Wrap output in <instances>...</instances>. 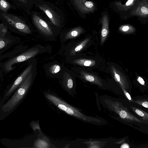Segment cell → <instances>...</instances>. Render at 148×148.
I'll return each instance as SVG.
<instances>
[{
  "label": "cell",
  "instance_id": "cell-8",
  "mask_svg": "<svg viewBox=\"0 0 148 148\" xmlns=\"http://www.w3.org/2000/svg\"><path fill=\"white\" fill-rule=\"evenodd\" d=\"M33 20L35 25L42 33L47 36L53 35L52 31L47 23L37 15L34 14Z\"/></svg>",
  "mask_w": 148,
  "mask_h": 148
},
{
  "label": "cell",
  "instance_id": "cell-22",
  "mask_svg": "<svg viewBox=\"0 0 148 148\" xmlns=\"http://www.w3.org/2000/svg\"><path fill=\"white\" fill-rule=\"evenodd\" d=\"M125 97L127 98V101L130 102L132 103L133 99L131 96V94L124 88L121 87Z\"/></svg>",
  "mask_w": 148,
  "mask_h": 148
},
{
  "label": "cell",
  "instance_id": "cell-2",
  "mask_svg": "<svg viewBox=\"0 0 148 148\" xmlns=\"http://www.w3.org/2000/svg\"><path fill=\"white\" fill-rule=\"evenodd\" d=\"M105 103L108 108L116 113L125 122L140 126L146 122L134 114L130 110L128 101L126 103L118 100L108 99Z\"/></svg>",
  "mask_w": 148,
  "mask_h": 148
},
{
  "label": "cell",
  "instance_id": "cell-28",
  "mask_svg": "<svg viewBox=\"0 0 148 148\" xmlns=\"http://www.w3.org/2000/svg\"><path fill=\"white\" fill-rule=\"evenodd\" d=\"M22 2H25V0H20Z\"/></svg>",
  "mask_w": 148,
  "mask_h": 148
},
{
  "label": "cell",
  "instance_id": "cell-7",
  "mask_svg": "<svg viewBox=\"0 0 148 148\" xmlns=\"http://www.w3.org/2000/svg\"><path fill=\"white\" fill-rule=\"evenodd\" d=\"M111 71L114 79L119 84L121 88H124L131 94V86L126 76L113 66L111 67Z\"/></svg>",
  "mask_w": 148,
  "mask_h": 148
},
{
  "label": "cell",
  "instance_id": "cell-18",
  "mask_svg": "<svg viewBox=\"0 0 148 148\" xmlns=\"http://www.w3.org/2000/svg\"><path fill=\"white\" fill-rule=\"evenodd\" d=\"M89 40V38H86L76 46L74 49V52H78L81 50L88 42Z\"/></svg>",
  "mask_w": 148,
  "mask_h": 148
},
{
  "label": "cell",
  "instance_id": "cell-13",
  "mask_svg": "<svg viewBox=\"0 0 148 148\" xmlns=\"http://www.w3.org/2000/svg\"><path fill=\"white\" fill-rule=\"evenodd\" d=\"M81 74L82 78L86 80L100 86H103L101 80L96 76L84 71H82Z\"/></svg>",
  "mask_w": 148,
  "mask_h": 148
},
{
  "label": "cell",
  "instance_id": "cell-5",
  "mask_svg": "<svg viewBox=\"0 0 148 148\" xmlns=\"http://www.w3.org/2000/svg\"><path fill=\"white\" fill-rule=\"evenodd\" d=\"M40 51V49L39 47H35L9 60L5 64V70L7 71H10L12 69V66L13 65L25 61L34 57Z\"/></svg>",
  "mask_w": 148,
  "mask_h": 148
},
{
  "label": "cell",
  "instance_id": "cell-10",
  "mask_svg": "<svg viewBox=\"0 0 148 148\" xmlns=\"http://www.w3.org/2000/svg\"><path fill=\"white\" fill-rule=\"evenodd\" d=\"M128 103L129 106L131 111L134 114L145 121L146 124L148 125V112L137 107L133 103L128 101Z\"/></svg>",
  "mask_w": 148,
  "mask_h": 148
},
{
  "label": "cell",
  "instance_id": "cell-6",
  "mask_svg": "<svg viewBox=\"0 0 148 148\" xmlns=\"http://www.w3.org/2000/svg\"><path fill=\"white\" fill-rule=\"evenodd\" d=\"M2 15L10 25L19 31L27 34L31 33L29 27L18 17L5 13H3Z\"/></svg>",
  "mask_w": 148,
  "mask_h": 148
},
{
  "label": "cell",
  "instance_id": "cell-11",
  "mask_svg": "<svg viewBox=\"0 0 148 148\" xmlns=\"http://www.w3.org/2000/svg\"><path fill=\"white\" fill-rule=\"evenodd\" d=\"M132 98L133 99L132 103L148 109V95L137 96Z\"/></svg>",
  "mask_w": 148,
  "mask_h": 148
},
{
  "label": "cell",
  "instance_id": "cell-17",
  "mask_svg": "<svg viewBox=\"0 0 148 148\" xmlns=\"http://www.w3.org/2000/svg\"><path fill=\"white\" fill-rule=\"evenodd\" d=\"M66 89L68 92L73 88V82L72 79L71 78H69L63 84Z\"/></svg>",
  "mask_w": 148,
  "mask_h": 148
},
{
  "label": "cell",
  "instance_id": "cell-3",
  "mask_svg": "<svg viewBox=\"0 0 148 148\" xmlns=\"http://www.w3.org/2000/svg\"><path fill=\"white\" fill-rule=\"evenodd\" d=\"M45 97L49 102L67 114L81 120L90 123H100V120L87 116L77 109L71 106L56 95L50 92H44Z\"/></svg>",
  "mask_w": 148,
  "mask_h": 148
},
{
  "label": "cell",
  "instance_id": "cell-19",
  "mask_svg": "<svg viewBox=\"0 0 148 148\" xmlns=\"http://www.w3.org/2000/svg\"><path fill=\"white\" fill-rule=\"evenodd\" d=\"M80 33V31L77 30H74L68 33L65 37L66 39L74 38L78 36Z\"/></svg>",
  "mask_w": 148,
  "mask_h": 148
},
{
  "label": "cell",
  "instance_id": "cell-23",
  "mask_svg": "<svg viewBox=\"0 0 148 148\" xmlns=\"http://www.w3.org/2000/svg\"><path fill=\"white\" fill-rule=\"evenodd\" d=\"M7 27L3 26L2 24L0 25V37H3L7 32Z\"/></svg>",
  "mask_w": 148,
  "mask_h": 148
},
{
  "label": "cell",
  "instance_id": "cell-12",
  "mask_svg": "<svg viewBox=\"0 0 148 148\" xmlns=\"http://www.w3.org/2000/svg\"><path fill=\"white\" fill-rule=\"evenodd\" d=\"M39 8L47 15L52 23L56 25H58L57 18L54 12L47 5H39Z\"/></svg>",
  "mask_w": 148,
  "mask_h": 148
},
{
  "label": "cell",
  "instance_id": "cell-16",
  "mask_svg": "<svg viewBox=\"0 0 148 148\" xmlns=\"http://www.w3.org/2000/svg\"><path fill=\"white\" fill-rule=\"evenodd\" d=\"M120 30L124 33L130 34L134 32L135 28L130 25H126L122 26L120 28Z\"/></svg>",
  "mask_w": 148,
  "mask_h": 148
},
{
  "label": "cell",
  "instance_id": "cell-15",
  "mask_svg": "<svg viewBox=\"0 0 148 148\" xmlns=\"http://www.w3.org/2000/svg\"><path fill=\"white\" fill-rule=\"evenodd\" d=\"M49 143V141L46 139H39L36 141L34 145L35 147H50V144Z\"/></svg>",
  "mask_w": 148,
  "mask_h": 148
},
{
  "label": "cell",
  "instance_id": "cell-14",
  "mask_svg": "<svg viewBox=\"0 0 148 148\" xmlns=\"http://www.w3.org/2000/svg\"><path fill=\"white\" fill-rule=\"evenodd\" d=\"M74 63L82 66H94L95 64V61L88 59H79L74 60Z\"/></svg>",
  "mask_w": 148,
  "mask_h": 148
},
{
  "label": "cell",
  "instance_id": "cell-25",
  "mask_svg": "<svg viewBox=\"0 0 148 148\" xmlns=\"http://www.w3.org/2000/svg\"><path fill=\"white\" fill-rule=\"evenodd\" d=\"M137 80L140 85L143 86H145V82L142 78L140 77H138Z\"/></svg>",
  "mask_w": 148,
  "mask_h": 148
},
{
  "label": "cell",
  "instance_id": "cell-1",
  "mask_svg": "<svg viewBox=\"0 0 148 148\" xmlns=\"http://www.w3.org/2000/svg\"><path fill=\"white\" fill-rule=\"evenodd\" d=\"M32 71L11 97L0 106V120H2L14 111L25 98L33 81Z\"/></svg>",
  "mask_w": 148,
  "mask_h": 148
},
{
  "label": "cell",
  "instance_id": "cell-26",
  "mask_svg": "<svg viewBox=\"0 0 148 148\" xmlns=\"http://www.w3.org/2000/svg\"><path fill=\"white\" fill-rule=\"evenodd\" d=\"M86 6L88 8H91L93 6V3L90 1H87L85 3Z\"/></svg>",
  "mask_w": 148,
  "mask_h": 148
},
{
  "label": "cell",
  "instance_id": "cell-21",
  "mask_svg": "<svg viewBox=\"0 0 148 148\" xmlns=\"http://www.w3.org/2000/svg\"><path fill=\"white\" fill-rule=\"evenodd\" d=\"M50 72L53 74H55L59 72L61 70L60 66L57 64H55L52 66L50 68Z\"/></svg>",
  "mask_w": 148,
  "mask_h": 148
},
{
  "label": "cell",
  "instance_id": "cell-20",
  "mask_svg": "<svg viewBox=\"0 0 148 148\" xmlns=\"http://www.w3.org/2000/svg\"><path fill=\"white\" fill-rule=\"evenodd\" d=\"M0 7L1 10L7 11L10 7L9 3L5 0H0Z\"/></svg>",
  "mask_w": 148,
  "mask_h": 148
},
{
  "label": "cell",
  "instance_id": "cell-9",
  "mask_svg": "<svg viewBox=\"0 0 148 148\" xmlns=\"http://www.w3.org/2000/svg\"><path fill=\"white\" fill-rule=\"evenodd\" d=\"M131 14L143 17L148 16V0H142L139 1L136 8L132 10Z\"/></svg>",
  "mask_w": 148,
  "mask_h": 148
},
{
  "label": "cell",
  "instance_id": "cell-27",
  "mask_svg": "<svg viewBox=\"0 0 148 148\" xmlns=\"http://www.w3.org/2000/svg\"><path fill=\"white\" fill-rule=\"evenodd\" d=\"M121 148H129V145L126 143H124L122 144L120 147Z\"/></svg>",
  "mask_w": 148,
  "mask_h": 148
},
{
  "label": "cell",
  "instance_id": "cell-4",
  "mask_svg": "<svg viewBox=\"0 0 148 148\" xmlns=\"http://www.w3.org/2000/svg\"><path fill=\"white\" fill-rule=\"evenodd\" d=\"M33 65L30 64L16 79L12 85L5 92L0 102V106H2L11 96L15 90L21 85L32 71Z\"/></svg>",
  "mask_w": 148,
  "mask_h": 148
},
{
  "label": "cell",
  "instance_id": "cell-24",
  "mask_svg": "<svg viewBox=\"0 0 148 148\" xmlns=\"http://www.w3.org/2000/svg\"><path fill=\"white\" fill-rule=\"evenodd\" d=\"M6 43L3 37H0V49L1 50L4 47Z\"/></svg>",
  "mask_w": 148,
  "mask_h": 148
}]
</instances>
